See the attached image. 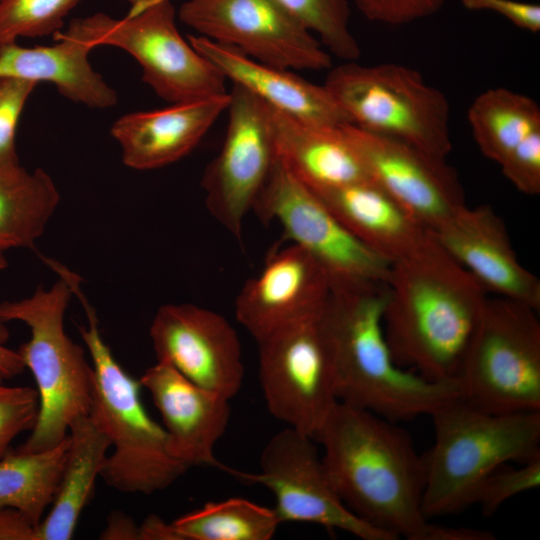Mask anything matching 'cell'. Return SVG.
<instances>
[{
  "mask_svg": "<svg viewBox=\"0 0 540 540\" xmlns=\"http://www.w3.org/2000/svg\"><path fill=\"white\" fill-rule=\"evenodd\" d=\"M314 440L335 492L355 515L396 540H431L422 455L397 422L338 402Z\"/></svg>",
  "mask_w": 540,
  "mask_h": 540,
  "instance_id": "1",
  "label": "cell"
},
{
  "mask_svg": "<svg viewBox=\"0 0 540 540\" xmlns=\"http://www.w3.org/2000/svg\"><path fill=\"white\" fill-rule=\"evenodd\" d=\"M383 311L396 363L424 378L457 382L487 296L433 238L391 264Z\"/></svg>",
  "mask_w": 540,
  "mask_h": 540,
  "instance_id": "2",
  "label": "cell"
},
{
  "mask_svg": "<svg viewBox=\"0 0 540 540\" xmlns=\"http://www.w3.org/2000/svg\"><path fill=\"white\" fill-rule=\"evenodd\" d=\"M387 295V283L335 284L319 319L339 402L399 423L430 416L460 390L457 382L431 381L396 363L383 326Z\"/></svg>",
  "mask_w": 540,
  "mask_h": 540,
  "instance_id": "3",
  "label": "cell"
},
{
  "mask_svg": "<svg viewBox=\"0 0 540 540\" xmlns=\"http://www.w3.org/2000/svg\"><path fill=\"white\" fill-rule=\"evenodd\" d=\"M430 417L435 440L422 455L427 519L471 506L478 486L498 467L540 457V411L495 414L459 396Z\"/></svg>",
  "mask_w": 540,
  "mask_h": 540,
  "instance_id": "4",
  "label": "cell"
},
{
  "mask_svg": "<svg viewBox=\"0 0 540 540\" xmlns=\"http://www.w3.org/2000/svg\"><path fill=\"white\" fill-rule=\"evenodd\" d=\"M66 279L88 319V326H79V331L92 358L89 414L114 446L100 476L123 493L150 495L165 490L189 468L171 454L165 429L146 412L139 380L123 370L104 342L96 312L80 288L81 277L70 272Z\"/></svg>",
  "mask_w": 540,
  "mask_h": 540,
  "instance_id": "5",
  "label": "cell"
},
{
  "mask_svg": "<svg viewBox=\"0 0 540 540\" xmlns=\"http://www.w3.org/2000/svg\"><path fill=\"white\" fill-rule=\"evenodd\" d=\"M49 288L38 287L27 298L0 303V321H21L31 338L18 349L37 384L39 413L25 442L13 450L35 453L52 449L68 435L74 419L89 414L93 367L84 349L64 330V314L73 295L65 277Z\"/></svg>",
  "mask_w": 540,
  "mask_h": 540,
  "instance_id": "6",
  "label": "cell"
},
{
  "mask_svg": "<svg viewBox=\"0 0 540 540\" xmlns=\"http://www.w3.org/2000/svg\"><path fill=\"white\" fill-rule=\"evenodd\" d=\"M323 85L356 127L439 157L451 151L449 102L417 70L346 61L329 69Z\"/></svg>",
  "mask_w": 540,
  "mask_h": 540,
  "instance_id": "7",
  "label": "cell"
},
{
  "mask_svg": "<svg viewBox=\"0 0 540 540\" xmlns=\"http://www.w3.org/2000/svg\"><path fill=\"white\" fill-rule=\"evenodd\" d=\"M175 15L170 0H147L123 18L98 12L73 19L65 31L93 49L113 46L130 54L143 81L171 104L226 94V79L183 38Z\"/></svg>",
  "mask_w": 540,
  "mask_h": 540,
  "instance_id": "8",
  "label": "cell"
},
{
  "mask_svg": "<svg viewBox=\"0 0 540 540\" xmlns=\"http://www.w3.org/2000/svg\"><path fill=\"white\" fill-rule=\"evenodd\" d=\"M536 312L508 298H487L457 378L463 400L495 414L540 411Z\"/></svg>",
  "mask_w": 540,
  "mask_h": 540,
  "instance_id": "9",
  "label": "cell"
},
{
  "mask_svg": "<svg viewBox=\"0 0 540 540\" xmlns=\"http://www.w3.org/2000/svg\"><path fill=\"white\" fill-rule=\"evenodd\" d=\"M319 317L291 323L256 341L268 411L313 439L339 402L336 369Z\"/></svg>",
  "mask_w": 540,
  "mask_h": 540,
  "instance_id": "10",
  "label": "cell"
},
{
  "mask_svg": "<svg viewBox=\"0 0 540 540\" xmlns=\"http://www.w3.org/2000/svg\"><path fill=\"white\" fill-rule=\"evenodd\" d=\"M252 211L264 222L277 221L291 243L325 269L332 285L387 283L392 263L357 239L278 158Z\"/></svg>",
  "mask_w": 540,
  "mask_h": 540,
  "instance_id": "11",
  "label": "cell"
},
{
  "mask_svg": "<svg viewBox=\"0 0 540 540\" xmlns=\"http://www.w3.org/2000/svg\"><path fill=\"white\" fill-rule=\"evenodd\" d=\"M226 473L245 484L270 490L280 523H313L362 540H396L345 506L328 478L316 441L293 428L287 427L270 438L257 472L229 467Z\"/></svg>",
  "mask_w": 540,
  "mask_h": 540,
  "instance_id": "12",
  "label": "cell"
},
{
  "mask_svg": "<svg viewBox=\"0 0 540 540\" xmlns=\"http://www.w3.org/2000/svg\"><path fill=\"white\" fill-rule=\"evenodd\" d=\"M223 145L207 165L201 186L216 221L241 240L247 214L277 160L270 108L233 85Z\"/></svg>",
  "mask_w": 540,
  "mask_h": 540,
  "instance_id": "13",
  "label": "cell"
},
{
  "mask_svg": "<svg viewBox=\"0 0 540 540\" xmlns=\"http://www.w3.org/2000/svg\"><path fill=\"white\" fill-rule=\"evenodd\" d=\"M179 19L212 41L288 70L332 67L320 41L271 0H187Z\"/></svg>",
  "mask_w": 540,
  "mask_h": 540,
  "instance_id": "14",
  "label": "cell"
},
{
  "mask_svg": "<svg viewBox=\"0 0 540 540\" xmlns=\"http://www.w3.org/2000/svg\"><path fill=\"white\" fill-rule=\"evenodd\" d=\"M149 334L157 361L229 400L239 393L245 371L240 339L219 313L191 303L165 304Z\"/></svg>",
  "mask_w": 540,
  "mask_h": 540,
  "instance_id": "15",
  "label": "cell"
},
{
  "mask_svg": "<svg viewBox=\"0 0 540 540\" xmlns=\"http://www.w3.org/2000/svg\"><path fill=\"white\" fill-rule=\"evenodd\" d=\"M344 130L359 150L371 179L429 232L466 206L458 175L445 158L353 124L344 125Z\"/></svg>",
  "mask_w": 540,
  "mask_h": 540,
  "instance_id": "16",
  "label": "cell"
},
{
  "mask_svg": "<svg viewBox=\"0 0 540 540\" xmlns=\"http://www.w3.org/2000/svg\"><path fill=\"white\" fill-rule=\"evenodd\" d=\"M332 281L303 248L271 253L261 272L247 280L235 300L237 321L257 341L291 323L320 315Z\"/></svg>",
  "mask_w": 540,
  "mask_h": 540,
  "instance_id": "17",
  "label": "cell"
},
{
  "mask_svg": "<svg viewBox=\"0 0 540 540\" xmlns=\"http://www.w3.org/2000/svg\"><path fill=\"white\" fill-rule=\"evenodd\" d=\"M430 233L486 292L539 310L540 281L519 262L503 220L489 205H466Z\"/></svg>",
  "mask_w": 540,
  "mask_h": 540,
  "instance_id": "18",
  "label": "cell"
},
{
  "mask_svg": "<svg viewBox=\"0 0 540 540\" xmlns=\"http://www.w3.org/2000/svg\"><path fill=\"white\" fill-rule=\"evenodd\" d=\"M139 382L160 412L171 454L191 466L227 472L214 450L230 420V400L207 390L166 362L146 369Z\"/></svg>",
  "mask_w": 540,
  "mask_h": 540,
  "instance_id": "19",
  "label": "cell"
},
{
  "mask_svg": "<svg viewBox=\"0 0 540 540\" xmlns=\"http://www.w3.org/2000/svg\"><path fill=\"white\" fill-rule=\"evenodd\" d=\"M188 41L226 80L272 109L316 126L351 124L324 85L312 83L291 70L254 60L232 46L201 35H191Z\"/></svg>",
  "mask_w": 540,
  "mask_h": 540,
  "instance_id": "20",
  "label": "cell"
},
{
  "mask_svg": "<svg viewBox=\"0 0 540 540\" xmlns=\"http://www.w3.org/2000/svg\"><path fill=\"white\" fill-rule=\"evenodd\" d=\"M230 93L122 115L111 127L123 163L136 170L167 166L189 154L227 110Z\"/></svg>",
  "mask_w": 540,
  "mask_h": 540,
  "instance_id": "21",
  "label": "cell"
},
{
  "mask_svg": "<svg viewBox=\"0 0 540 540\" xmlns=\"http://www.w3.org/2000/svg\"><path fill=\"white\" fill-rule=\"evenodd\" d=\"M269 108L277 158L308 187L321 190L372 180L344 125L316 126Z\"/></svg>",
  "mask_w": 540,
  "mask_h": 540,
  "instance_id": "22",
  "label": "cell"
},
{
  "mask_svg": "<svg viewBox=\"0 0 540 540\" xmlns=\"http://www.w3.org/2000/svg\"><path fill=\"white\" fill-rule=\"evenodd\" d=\"M313 191L357 239L391 263L415 253L430 238V232L373 180Z\"/></svg>",
  "mask_w": 540,
  "mask_h": 540,
  "instance_id": "23",
  "label": "cell"
},
{
  "mask_svg": "<svg viewBox=\"0 0 540 540\" xmlns=\"http://www.w3.org/2000/svg\"><path fill=\"white\" fill-rule=\"evenodd\" d=\"M54 40L48 46L0 45V78L52 83L67 99L92 109L117 104L116 91L89 62L93 48L66 31L55 34Z\"/></svg>",
  "mask_w": 540,
  "mask_h": 540,
  "instance_id": "24",
  "label": "cell"
},
{
  "mask_svg": "<svg viewBox=\"0 0 540 540\" xmlns=\"http://www.w3.org/2000/svg\"><path fill=\"white\" fill-rule=\"evenodd\" d=\"M69 449L50 512L37 525L38 540H70L91 499L111 442L90 414L69 426Z\"/></svg>",
  "mask_w": 540,
  "mask_h": 540,
  "instance_id": "25",
  "label": "cell"
},
{
  "mask_svg": "<svg viewBox=\"0 0 540 540\" xmlns=\"http://www.w3.org/2000/svg\"><path fill=\"white\" fill-rule=\"evenodd\" d=\"M60 201L52 177L20 163L0 167V253L32 248Z\"/></svg>",
  "mask_w": 540,
  "mask_h": 540,
  "instance_id": "26",
  "label": "cell"
},
{
  "mask_svg": "<svg viewBox=\"0 0 540 540\" xmlns=\"http://www.w3.org/2000/svg\"><path fill=\"white\" fill-rule=\"evenodd\" d=\"M467 117L479 150L498 164L526 136L540 129L537 102L506 88H491L479 94Z\"/></svg>",
  "mask_w": 540,
  "mask_h": 540,
  "instance_id": "27",
  "label": "cell"
},
{
  "mask_svg": "<svg viewBox=\"0 0 540 540\" xmlns=\"http://www.w3.org/2000/svg\"><path fill=\"white\" fill-rule=\"evenodd\" d=\"M69 435L52 449L18 453L0 460V509L15 508L34 525L53 502L66 463Z\"/></svg>",
  "mask_w": 540,
  "mask_h": 540,
  "instance_id": "28",
  "label": "cell"
},
{
  "mask_svg": "<svg viewBox=\"0 0 540 540\" xmlns=\"http://www.w3.org/2000/svg\"><path fill=\"white\" fill-rule=\"evenodd\" d=\"M280 524L273 508L238 497L207 502L172 521L182 540H270Z\"/></svg>",
  "mask_w": 540,
  "mask_h": 540,
  "instance_id": "29",
  "label": "cell"
},
{
  "mask_svg": "<svg viewBox=\"0 0 540 540\" xmlns=\"http://www.w3.org/2000/svg\"><path fill=\"white\" fill-rule=\"evenodd\" d=\"M310 31L330 53L356 61L360 47L349 26L348 0H271Z\"/></svg>",
  "mask_w": 540,
  "mask_h": 540,
  "instance_id": "30",
  "label": "cell"
},
{
  "mask_svg": "<svg viewBox=\"0 0 540 540\" xmlns=\"http://www.w3.org/2000/svg\"><path fill=\"white\" fill-rule=\"evenodd\" d=\"M81 0H0V45L54 36Z\"/></svg>",
  "mask_w": 540,
  "mask_h": 540,
  "instance_id": "31",
  "label": "cell"
},
{
  "mask_svg": "<svg viewBox=\"0 0 540 540\" xmlns=\"http://www.w3.org/2000/svg\"><path fill=\"white\" fill-rule=\"evenodd\" d=\"M539 484L540 457L520 463L518 467L504 464L481 482L473 495L472 505H479L483 514L490 516L507 500L536 489Z\"/></svg>",
  "mask_w": 540,
  "mask_h": 540,
  "instance_id": "32",
  "label": "cell"
},
{
  "mask_svg": "<svg viewBox=\"0 0 540 540\" xmlns=\"http://www.w3.org/2000/svg\"><path fill=\"white\" fill-rule=\"evenodd\" d=\"M38 413L36 389L0 385V460L12 450L10 445L19 434L34 428Z\"/></svg>",
  "mask_w": 540,
  "mask_h": 540,
  "instance_id": "33",
  "label": "cell"
},
{
  "mask_svg": "<svg viewBox=\"0 0 540 540\" xmlns=\"http://www.w3.org/2000/svg\"><path fill=\"white\" fill-rule=\"evenodd\" d=\"M36 86L32 81L0 78V167L19 164L15 148L16 128Z\"/></svg>",
  "mask_w": 540,
  "mask_h": 540,
  "instance_id": "34",
  "label": "cell"
},
{
  "mask_svg": "<svg viewBox=\"0 0 540 540\" xmlns=\"http://www.w3.org/2000/svg\"><path fill=\"white\" fill-rule=\"evenodd\" d=\"M503 175L522 193L540 192V129L531 132L499 164Z\"/></svg>",
  "mask_w": 540,
  "mask_h": 540,
  "instance_id": "35",
  "label": "cell"
},
{
  "mask_svg": "<svg viewBox=\"0 0 540 540\" xmlns=\"http://www.w3.org/2000/svg\"><path fill=\"white\" fill-rule=\"evenodd\" d=\"M368 19L389 25L410 23L433 15L446 0H353Z\"/></svg>",
  "mask_w": 540,
  "mask_h": 540,
  "instance_id": "36",
  "label": "cell"
},
{
  "mask_svg": "<svg viewBox=\"0 0 540 540\" xmlns=\"http://www.w3.org/2000/svg\"><path fill=\"white\" fill-rule=\"evenodd\" d=\"M469 10H488L500 14L518 28L540 30V6L515 0H460Z\"/></svg>",
  "mask_w": 540,
  "mask_h": 540,
  "instance_id": "37",
  "label": "cell"
},
{
  "mask_svg": "<svg viewBox=\"0 0 540 540\" xmlns=\"http://www.w3.org/2000/svg\"><path fill=\"white\" fill-rule=\"evenodd\" d=\"M0 540H38L37 526L18 509H0Z\"/></svg>",
  "mask_w": 540,
  "mask_h": 540,
  "instance_id": "38",
  "label": "cell"
},
{
  "mask_svg": "<svg viewBox=\"0 0 540 540\" xmlns=\"http://www.w3.org/2000/svg\"><path fill=\"white\" fill-rule=\"evenodd\" d=\"M103 540H140L139 526L120 511L112 512L107 518L105 529L99 536Z\"/></svg>",
  "mask_w": 540,
  "mask_h": 540,
  "instance_id": "39",
  "label": "cell"
},
{
  "mask_svg": "<svg viewBox=\"0 0 540 540\" xmlns=\"http://www.w3.org/2000/svg\"><path fill=\"white\" fill-rule=\"evenodd\" d=\"M140 540H182L171 523L155 514L147 516L139 526Z\"/></svg>",
  "mask_w": 540,
  "mask_h": 540,
  "instance_id": "40",
  "label": "cell"
},
{
  "mask_svg": "<svg viewBox=\"0 0 540 540\" xmlns=\"http://www.w3.org/2000/svg\"><path fill=\"white\" fill-rule=\"evenodd\" d=\"M25 368V363L17 351L0 344V374L4 379L21 374Z\"/></svg>",
  "mask_w": 540,
  "mask_h": 540,
  "instance_id": "41",
  "label": "cell"
},
{
  "mask_svg": "<svg viewBox=\"0 0 540 540\" xmlns=\"http://www.w3.org/2000/svg\"><path fill=\"white\" fill-rule=\"evenodd\" d=\"M8 263L5 257L0 253V271L7 267ZM9 338V332L4 326V323L0 321V344H4Z\"/></svg>",
  "mask_w": 540,
  "mask_h": 540,
  "instance_id": "42",
  "label": "cell"
},
{
  "mask_svg": "<svg viewBox=\"0 0 540 540\" xmlns=\"http://www.w3.org/2000/svg\"><path fill=\"white\" fill-rule=\"evenodd\" d=\"M123 1H126L128 2L131 6H134V5H137L139 3H142L144 1H147V0H123Z\"/></svg>",
  "mask_w": 540,
  "mask_h": 540,
  "instance_id": "43",
  "label": "cell"
},
{
  "mask_svg": "<svg viewBox=\"0 0 540 540\" xmlns=\"http://www.w3.org/2000/svg\"><path fill=\"white\" fill-rule=\"evenodd\" d=\"M3 379V376L0 374V385L2 384Z\"/></svg>",
  "mask_w": 540,
  "mask_h": 540,
  "instance_id": "44",
  "label": "cell"
}]
</instances>
